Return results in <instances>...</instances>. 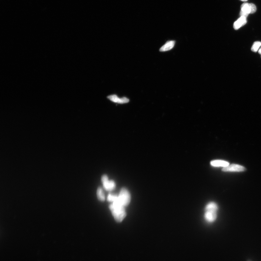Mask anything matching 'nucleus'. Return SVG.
<instances>
[{"label":"nucleus","mask_w":261,"mask_h":261,"mask_svg":"<svg viewBox=\"0 0 261 261\" xmlns=\"http://www.w3.org/2000/svg\"><path fill=\"white\" fill-rule=\"evenodd\" d=\"M261 46V42H255L252 45L251 50L254 52H257L258 51Z\"/></svg>","instance_id":"12"},{"label":"nucleus","mask_w":261,"mask_h":261,"mask_svg":"<svg viewBox=\"0 0 261 261\" xmlns=\"http://www.w3.org/2000/svg\"><path fill=\"white\" fill-rule=\"evenodd\" d=\"M116 196L113 195L111 194H109L107 197V200L109 202H113L116 198Z\"/></svg>","instance_id":"13"},{"label":"nucleus","mask_w":261,"mask_h":261,"mask_svg":"<svg viewBox=\"0 0 261 261\" xmlns=\"http://www.w3.org/2000/svg\"><path fill=\"white\" fill-rule=\"evenodd\" d=\"M246 170L243 166L238 164H232L223 168L222 171L224 172H242Z\"/></svg>","instance_id":"6"},{"label":"nucleus","mask_w":261,"mask_h":261,"mask_svg":"<svg viewBox=\"0 0 261 261\" xmlns=\"http://www.w3.org/2000/svg\"><path fill=\"white\" fill-rule=\"evenodd\" d=\"M259 53L261 55V48L260 49V50H259Z\"/></svg>","instance_id":"14"},{"label":"nucleus","mask_w":261,"mask_h":261,"mask_svg":"<svg viewBox=\"0 0 261 261\" xmlns=\"http://www.w3.org/2000/svg\"><path fill=\"white\" fill-rule=\"evenodd\" d=\"M96 194L98 199L101 201H104L105 200V195H104L103 190L102 188L101 187H99L98 188L97 191H96Z\"/></svg>","instance_id":"11"},{"label":"nucleus","mask_w":261,"mask_h":261,"mask_svg":"<svg viewBox=\"0 0 261 261\" xmlns=\"http://www.w3.org/2000/svg\"><path fill=\"white\" fill-rule=\"evenodd\" d=\"M210 164L213 167H223V168L227 167L230 165V164L227 161L221 160H213L210 162Z\"/></svg>","instance_id":"9"},{"label":"nucleus","mask_w":261,"mask_h":261,"mask_svg":"<svg viewBox=\"0 0 261 261\" xmlns=\"http://www.w3.org/2000/svg\"><path fill=\"white\" fill-rule=\"evenodd\" d=\"M102 181L103 185L104 188L106 191H111L114 190L116 187V184L114 181L113 180L109 181L108 177L106 175H103L101 178Z\"/></svg>","instance_id":"5"},{"label":"nucleus","mask_w":261,"mask_h":261,"mask_svg":"<svg viewBox=\"0 0 261 261\" xmlns=\"http://www.w3.org/2000/svg\"><path fill=\"white\" fill-rule=\"evenodd\" d=\"M118 198L119 202L123 206H127L130 202L131 197L130 193L126 188H122L118 196Z\"/></svg>","instance_id":"4"},{"label":"nucleus","mask_w":261,"mask_h":261,"mask_svg":"<svg viewBox=\"0 0 261 261\" xmlns=\"http://www.w3.org/2000/svg\"><path fill=\"white\" fill-rule=\"evenodd\" d=\"M257 7L254 4L244 3L241 6V11L240 13V17H247L249 14L255 13Z\"/></svg>","instance_id":"3"},{"label":"nucleus","mask_w":261,"mask_h":261,"mask_svg":"<svg viewBox=\"0 0 261 261\" xmlns=\"http://www.w3.org/2000/svg\"><path fill=\"white\" fill-rule=\"evenodd\" d=\"M124 207L118 200V196L113 203L109 206V208L117 222H121L126 217V213Z\"/></svg>","instance_id":"1"},{"label":"nucleus","mask_w":261,"mask_h":261,"mask_svg":"<svg viewBox=\"0 0 261 261\" xmlns=\"http://www.w3.org/2000/svg\"><path fill=\"white\" fill-rule=\"evenodd\" d=\"M247 22V20L246 17H240V18H239L234 23V28L235 29H238L241 27L246 24Z\"/></svg>","instance_id":"8"},{"label":"nucleus","mask_w":261,"mask_h":261,"mask_svg":"<svg viewBox=\"0 0 261 261\" xmlns=\"http://www.w3.org/2000/svg\"><path fill=\"white\" fill-rule=\"evenodd\" d=\"M175 41H170L168 42L163 45L160 49V52H166L168 51L173 48L175 46Z\"/></svg>","instance_id":"10"},{"label":"nucleus","mask_w":261,"mask_h":261,"mask_svg":"<svg viewBox=\"0 0 261 261\" xmlns=\"http://www.w3.org/2000/svg\"><path fill=\"white\" fill-rule=\"evenodd\" d=\"M108 98L111 101H113V102L123 104H125L129 102V100L126 97H123L120 99L117 96L115 95H113L110 96H108Z\"/></svg>","instance_id":"7"},{"label":"nucleus","mask_w":261,"mask_h":261,"mask_svg":"<svg viewBox=\"0 0 261 261\" xmlns=\"http://www.w3.org/2000/svg\"><path fill=\"white\" fill-rule=\"evenodd\" d=\"M240 1H248V0H240Z\"/></svg>","instance_id":"15"},{"label":"nucleus","mask_w":261,"mask_h":261,"mask_svg":"<svg viewBox=\"0 0 261 261\" xmlns=\"http://www.w3.org/2000/svg\"><path fill=\"white\" fill-rule=\"evenodd\" d=\"M218 206L216 202H209L205 208L204 217L205 221L209 223H212L216 220L217 217Z\"/></svg>","instance_id":"2"}]
</instances>
